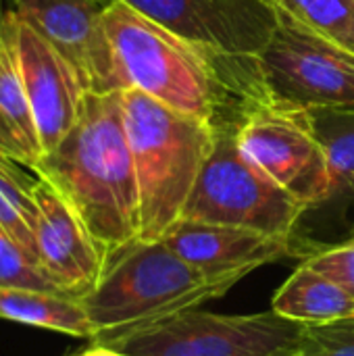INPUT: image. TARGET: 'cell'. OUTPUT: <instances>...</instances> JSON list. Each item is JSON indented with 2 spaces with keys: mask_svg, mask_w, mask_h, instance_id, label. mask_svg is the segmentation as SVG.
<instances>
[{
  "mask_svg": "<svg viewBox=\"0 0 354 356\" xmlns=\"http://www.w3.org/2000/svg\"><path fill=\"white\" fill-rule=\"evenodd\" d=\"M102 29L119 92L140 90L215 125L230 121L240 96L263 83L259 63H225L123 0L106 2Z\"/></svg>",
  "mask_w": 354,
  "mask_h": 356,
  "instance_id": "6da1fadb",
  "label": "cell"
},
{
  "mask_svg": "<svg viewBox=\"0 0 354 356\" xmlns=\"http://www.w3.org/2000/svg\"><path fill=\"white\" fill-rule=\"evenodd\" d=\"M75 211L106 259L140 240V200L121 92H86L67 138L33 169Z\"/></svg>",
  "mask_w": 354,
  "mask_h": 356,
  "instance_id": "7a4b0ae2",
  "label": "cell"
},
{
  "mask_svg": "<svg viewBox=\"0 0 354 356\" xmlns=\"http://www.w3.org/2000/svg\"><path fill=\"white\" fill-rule=\"evenodd\" d=\"M121 102L138 184L140 240L156 242L182 219L217 127L134 88L121 90Z\"/></svg>",
  "mask_w": 354,
  "mask_h": 356,
  "instance_id": "3957f363",
  "label": "cell"
},
{
  "mask_svg": "<svg viewBox=\"0 0 354 356\" xmlns=\"http://www.w3.org/2000/svg\"><path fill=\"white\" fill-rule=\"evenodd\" d=\"M232 288L202 277L163 240H136L106 259L100 282L81 302L96 327V342L198 309Z\"/></svg>",
  "mask_w": 354,
  "mask_h": 356,
  "instance_id": "277c9868",
  "label": "cell"
},
{
  "mask_svg": "<svg viewBox=\"0 0 354 356\" xmlns=\"http://www.w3.org/2000/svg\"><path fill=\"white\" fill-rule=\"evenodd\" d=\"M230 125L242 156L307 209L332 198L325 154L309 108L275 98L263 83L240 96Z\"/></svg>",
  "mask_w": 354,
  "mask_h": 356,
  "instance_id": "5b68a950",
  "label": "cell"
},
{
  "mask_svg": "<svg viewBox=\"0 0 354 356\" xmlns=\"http://www.w3.org/2000/svg\"><path fill=\"white\" fill-rule=\"evenodd\" d=\"M303 334V323L273 309L255 315L190 309L92 344L129 356H296Z\"/></svg>",
  "mask_w": 354,
  "mask_h": 356,
  "instance_id": "8992f818",
  "label": "cell"
},
{
  "mask_svg": "<svg viewBox=\"0 0 354 356\" xmlns=\"http://www.w3.org/2000/svg\"><path fill=\"white\" fill-rule=\"evenodd\" d=\"M215 127V146L194 184L182 219L292 238L309 209L242 156L230 123Z\"/></svg>",
  "mask_w": 354,
  "mask_h": 356,
  "instance_id": "52a82bcc",
  "label": "cell"
},
{
  "mask_svg": "<svg viewBox=\"0 0 354 356\" xmlns=\"http://www.w3.org/2000/svg\"><path fill=\"white\" fill-rule=\"evenodd\" d=\"M267 90L305 108H354V56L280 19L259 54Z\"/></svg>",
  "mask_w": 354,
  "mask_h": 356,
  "instance_id": "ba28073f",
  "label": "cell"
},
{
  "mask_svg": "<svg viewBox=\"0 0 354 356\" xmlns=\"http://www.w3.org/2000/svg\"><path fill=\"white\" fill-rule=\"evenodd\" d=\"M204 52L257 65L280 25L265 0H123Z\"/></svg>",
  "mask_w": 354,
  "mask_h": 356,
  "instance_id": "9c48e42d",
  "label": "cell"
},
{
  "mask_svg": "<svg viewBox=\"0 0 354 356\" xmlns=\"http://www.w3.org/2000/svg\"><path fill=\"white\" fill-rule=\"evenodd\" d=\"M2 29L10 40L46 154L73 129L88 90L73 65L13 10L6 13Z\"/></svg>",
  "mask_w": 354,
  "mask_h": 356,
  "instance_id": "30bf717a",
  "label": "cell"
},
{
  "mask_svg": "<svg viewBox=\"0 0 354 356\" xmlns=\"http://www.w3.org/2000/svg\"><path fill=\"white\" fill-rule=\"evenodd\" d=\"M33 257L58 292L79 300L96 288L106 265V254L81 219L42 177L35 186Z\"/></svg>",
  "mask_w": 354,
  "mask_h": 356,
  "instance_id": "8fae6325",
  "label": "cell"
},
{
  "mask_svg": "<svg viewBox=\"0 0 354 356\" xmlns=\"http://www.w3.org/2000/svg\"><path fill=\"white\" fill-rule=\"evenodd\" d=\"M108 0H13L19 19L48 40L77 71L83 88L94 94L119 92L102 10Z\"/></svg>",
  "mask_w": 354,
  "mask_h": 356,
  "instance_id": "7c38bea8",
  "label": "cell"
},
{
  "mask_svg": "<svg viewBox=\"0 0 354 356\" xmlns=\"http://www.w3.org/2000/svg\"><path fill=\"white\" fill-rule=\"evenodd\" d=\"M163 242L202 277L234 286L259 267L294 254L292 238L188 219L177 221Z\"/></svg>",
  "mask_w": 354,
  "mask_h": 356,
  "instance_id": "4fadbf2b",
  "label": "cell"
},
{
  "mask_svg": "<svg viewBox=\"0 0 354 356\" xmlns=\"http://www.w3.org/2000/svg\"><path fill=\"white\" fill-rule=\"evenodd\" d=\"M0 152L31 169L44 156L33 111L4 29L0 35Z\"/></svg>",
  "mask_w": 354,
  "mask_h": 356,
  "instance_id": "5bb4252c",
  "label": "cell"
},
{
  "mask_svg": "<svg viewBox=\"0 0 354 356\" xmlns=\"http://www.w3.org/2000/svg\"><path fill=\"white\" fill-rule=\"evenodd\" d=\"M0 319L83 338L90 342L96 338V327L83 302L61 292L35 288H0Z\"/></svg>",
  "mask_w": 354,
  "mask_h": 356,
  "instance_id": "9a60e30c",
  "label": "cell"
},
{
  "mask_svg": "<svg viewBox=\"0 0 354 356\" xmlns=\"http://www.w3.org/2000/svg\"><path fill=\"white\" fill-rule=\"evenodd\" d=\"M271 309L296 323L319 325L354 317V300L332 280L311 269L307 263L275 292Z\"/></svg>",
  "mask_w": 354,
  "mask_h": 356,
  "instance_id": "2e32d148",
  "label": "cell"
},
{
  "mask_svg": "<svg viewBox=\"0 0 354 356\" xmlns=\"http://www.w3.org/2000/svg\"><path fill=\"white\" fill-rule=\"evenodd\" d=\"M275 15L354 56V0H265Z\"/></svg>",
  "mask_w": 354,
  "mask_h": 356,
  "instance_id": "e0dca14e",
  "label": "cell"
},
{
  "mask_svg": "<svg viewBox=\"0 0 354 356\" xmlns=\"http://www.w3.org/2000/svg\"><path fill=\"white\" fill-rule=\"evenodd\" d=\"M38 181L31 167L0 152V227L31 254Z\"/></svg>",
  "mask_w": 354,
  "mask_h": 356,
  "instance_id": "ac0fdd59",
  "label": "cell"
},
{
  "mask_svg": "<svg viewBox=\"0 0 354 356\" xmlns=\"http://www.w3.org/2000/svg\"><path fill=\"white\" fill-rule=\"evenodd\" d=\"M325 154L332 198L354 190V108H309Z\"/></svg>",
  "mask_w": 354,
  "mask_h": 356,
  "instance_id": "d6986e66",
  "label": "cell"
},
{
  "mask_svg": "<svg viewBox=\"0 0 354 356\" xmlns=\"http://www.w3.org/2000/svg\"><path fill=\"white\" fill-rule=\"evenodd\" d=\"M0 288H35L58 292L52 282L40 271L33 254L15 242L0 227ZM63 294V292H61Z\"/></svg>",
  "mask_w": 354,
  "mask_h": 356,
  "instance_id": "ffe728a7",
  "label": "cell"
},
{
  "mask_svg": "<svg viewBox=\"0 0 354 356\" xmlns=\"http://www.w3.org/2000/svg\"><path fill=\"white\" fill-rule=\"evenodd\" d=\"M296 356H354V317L305 325Z\"/></svg>",
  "mask_w": 354,
  "mask_h": 356,
  "instance_id": "44dd1931",
  "label": "cell"
},
{
  "mask_svg": "<svg viewBox=\"0 0 354 356\" xmlns=\"http://www.w3.org/2000/svg\"><path fill=\"white\" fill-rule=\"evenodd\" d=\"M303 263L338 284L354 300V236L346 242L305 252Z\"/></svg>",
  "mask_w": 354,
  "mask_h": 356,
  "instance_id": "7402d4cb",
  "label": "cell"
},
{
  "mask_svg": "<svg viewBox=\"0 0 354 356\" xmlns=\"http://www.w3.org/2000/svg\"><path fill=\"white\" fill-rule=\"evenodd\" d=\"M75 356H129L125 355V353H119V350H115V348H106V346H94L92 344V348H88L86 353H79V355Z\"/></svg>",
  "mask_w": 354,
  "mask_h": 356,
  "instance_id": "603a6c76",
  "label": "cell"
},
{
  "mask_svg": "<svg viewBox=\"0 0 354 356\" xmlns=\"http://www.w3.org/2000/svg\"><path fill=\"white\" fill-rule=\"evenodd\" d=\"M8 8L4 6V0H0V35H2V27H4V19H6Z\"/></svg>",
  "mask_w": 354,
  "mask_h": 356,
  "instance_id": "cb8c5ba5",
  "label": "cell"
}]
</instances>
